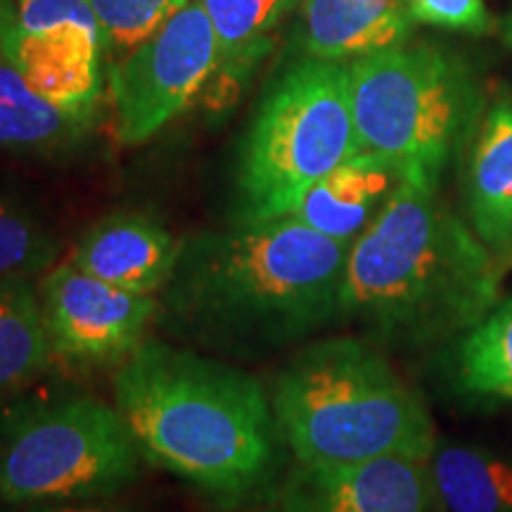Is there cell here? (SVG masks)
I'll list each match as a JSON object with an SVG mask.
<instances>
[{"label":"cell","instance_id":"6da1fadb","mask_svg":"<svg viewBox=\"0 0 512 512\" xmlns=\"http://www.w3.org/2000/svg\"><path fill=\"white\" fill-rule=\"evenodd\" d=\"M349 249L294 216L190 235L159 316L171 335L223 354L290 347L339 320Z\"/></svg>","mask_w":512,"mask_h":512},{"label":"cell","instance_id":"7a4b0ae2","mask_svg":"<svg viewBox=\"0 0 512 512\" xmlns=\"http://www.w3.org/2000/svg\"><path fill=\"white\" fill-rule=\"evenodd\" d=\"M503 273L439 183L403 176L349 249L339 320L377 347H446L501 302Z\"/></svg>","mask_w":512,"mask_h":512},{"label":"cell","instance_id":"3957f363","mask_svg":"<svg viewBox=\"0 0 512 512\" xmlns=\"http://www.w3.org/2000/svg\"><path fill=\"white\" fill-rule=\"evenodd\" d=\"M112 392L152 465L219 498L271 479L280 444L271 394L245 370L145 339L117 368Z\"/></svg>","mask_w":512,"mask_h":512},{"label":"cell","instance_id":"277c9868","mask_svg":"<svg viewBox=\"0 0 512 512\" xmlns=\"http://www.w3.org/2000/svg\"><path fill=\"white\" fill-rule=\"evenodd\" d=\"M271 408L280 444L297 463L430 458L437 446L425 396L361 335L299 349L275 377Z\"/></svg>","mask_w":512,"mask_h":512},{"label":"cell","instance_id":"5b68a950","mask_svg":"<svg viewBox=\"0 0 512 512\" xmlns=\"http://www.w3.org/2000/svg\"><path fill=\"white\" fill-rule=\"evenodd\" d=\"M358 152L349 62H297L273 83L242 138L233 223L290 216L320 178Z\"/></svg>","mask_w":512,"mask_h":512},{"label":"cell","instance_id":"8992f818","mask_svg":"<svg viewBox=\"0 0 512 512\" xmlns=\"http://www.w3.org/2000/svg\"><path fill=\"white\" fill-rule=\"evenodd\" d=\"M361 152L439 183L486 110L475 74L437 46H396L349 62Z\"/></svg>","mask_w":512,"mask_h":512},{"label":"cell","instance_id":"52a82bcc","mask_svg":"<svg viewBox=\"0 0 512 512\" xmlns=\"http://www.w3.org/2000/svg\"><path fill=\"white\" fill-rule=\"evenodd\" d=\"M143 453L117 406L91 394L34 396L0 415V505L105 501L140 475Z\"/></svg>","mask_w":512,"mask_h":512},{"label":"cell","instance_id":"ba28073f","mask_svg":"<svg viewBox=\"0 0 512 512\" xmlns=\"http://www.w3.org/2000/svg\"><path fill=\"white\" fill-rule=\"evenodd\" d=\"M219 41L200 0L183 10L110 69L114 133L143 145L200 98L219 69Z\"/></svg>","mask_w":512,"mask_h":512},{"label":"cell","instance_id":"9c48e42d","mask_svg":"<svg viewBox=\"0 0 512 512\" xmlns=\"http://www.w3.org/2000/svg\"><path fill=\"white\" fill-rule=\"evenodd\" d=\"M53 361L74 370L121 366L159 318L155 294L121 290L69 264L38 283Z\"/></svg>","mask_w":512,"mask_h":512},{"label":"cell","instance_id":"30bf717a","mask_svg":"<svg viewBox=\"0 0 512 512\" xmlns=\"http://www.w3.org/2000/svg\"><path fill=\"white\" fill-rule=\"evenodd\" d=\"M283 512H446L430 460L382 456L358 463H297L280 486Z\"/></svg>","mask_w":512,"mask_h":512},{"label":"cell","instance_id":"8fae6325","mask_svg":"<svg viewBox=\"0 0 512 512\" xmlns=\"http://www.w3.org/2000/svg\"><path fill=\"white\" fill-rule=\"evenodd\" d=\"M178 252L181 240L157 216L117 211L81 235L72 264L121 290L157 294L174 275Z\"/></svg>","mask_w":512,"mask_h":512},{"label":"cell","instance_id":"7c38bea8","mask_svg":"<svg viewBox=\"0 0 512 512\" xmlns=\"http://www.w3.org/2000/svg\"><path fill=\"white\" fill-rule=\"evenodd\" d=\"M465 152V221L508 271L512 266V95H501L486 105Z\"/></svg>","mask_w":512,"mask_h":512},{"label":"cell","instance_id":"4fadbf2b","mask_svg":"<svg viewBox=\"0 0 512 512\" xmlns=\"http://www.w3.org/2000/svg\"><path fill=\"white\" fill-rule=\"evenodd\" d=\"M105 38L88 31L22 36L0 31V55L22 72L38 95L64 112L91 117L102 93Z\"/></svg>","mask_w":512,"mask_h":512},{"label":"cell","instance_id":"5bb4252c","mask_svg":"<svg viewBox=\"0 0 512 512\" xmlns=\"http://www.w3.org/2000/svg\"><path fill=\"white\" fill-rule=\"evenodd\" d=\"M415 24L408 0H302V48L316 60L351 62L403 46Z\"/></svg>","mask_w":512,"mask_h":512},{"label":"cell","instance_id":"9a60e30c","mask_svg":"<svg viewBox=\"0 0 512 512\" xmlns=\"http://www.w3.org/2000/svg\"><path fill=\"white\" fill-rule=\"evenodd\" d=\"M403 171L373 152H358L328 176H323L302 197L290 216L332 240L351 242L380 214Z\"/></svg>","mask_w":512,"mask_h":512},{"label":"cell","instance_id":"2e32d148","mask_svg":"<svg viewBox=\"0 0 512 512\" xmlns=\"http://www.w3.org/2000/svg\"><path fill=\"white\" fill-rule=\"evenodd\" d=\"M219 41V69L209 83V105L228 110L271 53L275 34L302 0H200Z\"/></svg>","mask_w":512,"mask_h":512},{"label":"cell","instance_id":"e0dca14e","mask_svg":"<svg viewBox=\"0 0 512 512\" xmlns=\"http://www.w3.org/2000/svg\"><path fill=\"white\" fill-rule=\"evenodd\" d=\"M93 119L64 112L38 95L0 55V152L43 155L69 150L91 131Z\"/></svg>","mask_w":512,"mask_h":512},{"label":"cell","instance_id":"ac0fdd59","mask_svg":"<svg viewBox=\"0 0 512 512\" xmlns=\"http://www.w3.org/2000/svg\"><path fill=\"white\" fill-rule=\"evenodd\" d=\"M446 347L451 389L470 399L512 401V297H501L475 328Z\"/></svg>","mask_w":512,"mask_h":512},{"label":"cell","instance_id":"d6986e66","mask_svg":"<svg viewBox=\"0 0 512 512\" xmlns=\"http://www.w3.org/2000/svg\"><path fill=\"white\" fill-rule=\"evenodd\" d=\"M430 470L446 512H512V460L491 448L437 441Z\"/></svg>","mask_w":512,"mask_h":512},{"label":"cell","instance_id":"ffe728a7","mask_svg":"<svg viewBox=\"0 0 512 512\" xmlns=\"http://www.w3.org/2000/svg\"><path fill=\"white\" fill-rule=\"evenodd\" d=\"M53 361L38 287L31 280L0 283V394L17 392Z\"/></svg>","mask_w":512,"mask_h":512},{"label":"cell","instance_id":"44dd1931","mask_svg":"<svg viewBox=\"0 0 512 512\" xmlns=\"http://www.w3.org/2000/svg\"><path fill=\"white\" fill-rule=\"evenodd\" d=\"M60 256L55 233L15 197L0 192V283L48 273Z\"/></svg>","mask_w":512,"mask_h":512},{"label":"cell","instance_id":"7402d4cb","mask_svg":"<svg viewBox=\"0 0 512 512\" xmlns=\"http://www.w3.org/2000/svg\"><path fill=\"white\" fill-rule=\"evenodd\" d=\"M0 31L22 36L88 31L102 36L88 0H0Z\"/></svg>","mask_w":512,"mask_h":512},{"label":"cell","instance_id":"603a6c76","mask_svg":"<svg viewBox=\"0 0 512 512\" xmlns=\"http://www.w3.org/2000/svg\"><path fill=\"white\" fill-rule=\"evenodd\" d=\"M107 48L131 50L157 31L190 0H88Z\"/></svg>","mask_w":512,"mask_h":512},{"label":"cell","instance_id":"cb8c5ba5","mask_svg":"<svg viewBox=\"0 0 512 512\" xmlns=\"http://www.w3.org/2000/svg\"><path fill=\"white\" fill-rule=\"evenodd\" d=\"M413 19L441 29L484 34L491 27L484 0H408Z\"/></svg>","mask_w":512,"mask_h":512},{"label":"cell","instance_id":"d4e9b609","mask_svg":"<svg viewBox=\"0 0 512 512\" xmlns=\"http://www.w3.org/2000/svg\"><path fill=\"white\" fill-rule=\"evenodd\" d=\"M29 512H131L119 505L102 501H79V503H57V505H38Z\"/></svg>","mask_w":512,"mask_h":512},{"label":"cell","instance_id":"484cf974","mask_svg":"<svg viewBox=\"0 0 512 512\" xmlns=\"http://www.w3.org/2000/svg\"><path fill=\"white\" fill-rule=\"evenodd\" d=\"M505 41H508V46L512 48V15L505 19Z\"/></svg>","mask_w":512,"mask_h":512}]
</instances>
